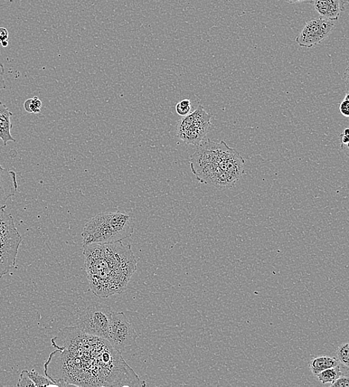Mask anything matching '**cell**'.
I'll return each instance as SVG.
<instances>
[{"label": "cell", "mask_w": 349, "mask_h": 387, "mask_svg": "<svg viewBox=\"0 0 349 387\" xmlns=\"http://www.w3.org/2000/svg\"><path fill=\"white\" fill-rule=\"evenodd\" d=\"M56 350L44 364L57 386H145L107 339L67 327L52 339Z\"/></svg>", "instance_id": "obj_1"}, {"label": "cell", "mask_w": 349, "mask_h": 387, "mask_svg": "<svg viewBox=\"0 0 349 387\" xmlns=\"http://www.w3.org/2000/svg\"><path fill=\"white\" fill-rule=\"evenodd\" d=\"M83 256L90 288L99 297L121 294L137 269L131 245L121 241L86 245Z\"/></svg>", "instance_id": "obj_2"}, {"label": "cell", "mask_w": 349, "mask_h": 387, "mask_svg": "<svg viewBox=\"0 0 349 387\" xmlns=\"http://www.w3.org/2000/svg\"><path fill=\"white\" fill-rule=\"evenodd\" d=\"M190 166L201 183L223 190L234 187L239 181L244 172V159L224 141L217 143L207 139L197 146Z\"/></svg>", "instance_id": "obj_3"}, {"label": "cell", "mask_w": 349, "mask_h": 387, "mask_svg": "<svg viewBox=\"0 0 349 387\" xmlns=\"http://www.w3.org/2000/svg\"><path fill=\"white\" fill-rule=\"evenodd\" d=\"M135 225L134 216L126 212L99 213L85 225L81 234L83 246L128 239L134 234Z\"/></svg>", "instance_id": "obj_4"}, {"label": "cell", "mask_w": 349, "mask_h": 387, "mask_svg": "<svg viewBox=\"0 0 349 387\" xmlns=\"http://www.w3.org/2000/svg\"><path fill=\"white\" fill-rule=\"evenodd\" d=\"M23 241L13 217L0 210V278L15 266L19 247Z\"/></svg>", "instance_id": "obj_5"}, {"label": "cell", "mask_w": 349, "mask_h": 387, "mask_svg": "<svg viewBox=\"0 0 349 387\" xmlns=\"http://www.w3.org/2000/svg\"><path fill=\"white\" fill-rule=\"evenodd\" d=\"M211 113L207 112L202 106L190 115L184 117L177 126V134L187 144L199 145L209 133L211 128Z\"/></svg>", "instance_id": "obj_6"}, {"label": "cell", "mask_w": 349, "mask_h": 387, "mask_svg": "<svg viewBox=\"0 0 349 387\" xmlns=\"http://www.w3.org/2000/svg\"><path fill=\"white\" fill-rule=\"evenodd\" d=\"M112 310L110 307L95 304L84 309L75 321L77 327L85 334L108 339L109 324Z\"/></svg>", "instance_id": "obj_7"}, {"label": "cell", "mask_w": 349, "mask_h": 387, "mask_svg": "<svg viewBox=\"0 0 349 387\" xmlns=\"http://www.w3.org/2000/svg\"><path fill=\"white\" fill-rule=\"evenodd\" d=\"M139 335L127 316L122 312L112 311L110 315L108 339L110 344L120 353L137 347Z\"/></svg>", "instance_id": "obj_8"}, {"label": "cell", "mask_w": 349, "mask_h": 387, "mask_svg": "<svg viewBox=\"0 0 349 387\" xmlns=\"http://www.w3.org/2000/svg\"><path fill=\"white\" fill-rule=\"evenodd\" d=\"M333 21L324 18H313L301 28L296 42L303 48H311L323 42L335 30Z\"/></svg>", "instance_id": "obj_9"}, {"label": "cell", "mask_w": 349, "mask_h": 387, "mask_svg": "<svg viewBox=\"0 0 349 387\" xmlns=\"http://www.w3.org/2000/svg\"><path fill=\"white\" fill-rule=\"evenodd\" d=\"M17 188L16 173L0 166V210L6 209L7 201L15 195Z\"/></svg>", "instance_id": "obj_10"}, {"label": "cell", "mask_w": 349, "mask_h": 387, "mask_svg": "<svg viewBox=\"0 0 349 387\" xmlns=\"http://www.w3.org/2000/svg\"><path fill=\"white\" fill-rule=\"evenodd\" d=\"M348 3V0H313L317 12L322 18L331 21L339 20Z\"/></svg>", "instance_id": "obj_11"}, {"label": "cell", "mask_w": 349, "mask_h": 387, "mask_svg": "<svg viewBox=\"0 0 349 387\" xmlns=\"http://www.w3.org/2000/svg\"><path fill=\"white\" fill-rule=\"evenodd\" d=\"M12 112L3 103L0 102V139L3 140L4 146L8 145V141H14V143L16 141L11 134L12 129Z\"/></svg>", "instance_id": "obj_12"}, {"label": "cell", "mask_w": 349, "mask_h": 387, "mask_svg": "<svg viewBox=\"0 0 349 387\" xmlns=\"http://www.w3.org/2000/svg\"><path fill=\"white\" fill-rule=\"evenodd\" d=\"M339 361L335 357L328 356H321L315 358L310 363V369L314 375L321 373L329 368H332L339 365Z\"/></svg>", "instance_id": "obj_13"}, {"label": "cell", "mask_w": 349, "mask_h": 387, "mask_svg": "<svg viewBox=\"0 0 349 387\" xmlns=\"http://www.w3.org/2000/svg\"><path fill=\"white\" fill-rule=\"evenodd\" d=\"M342 375L341 368L339 365L332 368H329L321 373L317 375L318 380L323 384H332L338 377Z\"/></svg>", "instance_id": "obj_14"}, {"label": "cell", "mask_w": 349, "mask_h": 387, "mask_svg": "<svg viewBox=\"0 0 349 387\" xmlns=\"http://www.w3.org/2000/svg\"><path fill=\"white\" fill-rule=\"evenodd\" d=\"M30 379L35 386H57V385L48 377L37 373L34 370L28 372Z\"/></svg>", "instance_id": "obj_15"}, {"label": "cell", "mask_w": 349, "mask_h": 387, "mask_svg": "<svg viewBox=\"0 0 349 387\" xmlns=\"http://www.w3.org/2000/svg\"><path fill=\"white\" fill-rule=\"evenodd\" d=\"M23 108L26 112L37 115L41 111L42 101L39 97H34L32 99H27L24 102Z\"/></svg>", "instance_id": "obj_16"}, {"label": "cell", "mask_w": 349, "mask_h": 387, "mask_svg": "<svg viewBox=\"0 0 349 387\" xmlns=\"http://www.w3.org/2000/svg\"><path fill=\"white\" fill-rule=\"evenodd\" d=\"M348 347V344H344L339 346L337 350V360L347 367L349 366Z\"/></svg>", "instance_id": "obj_17"}, {"label": "cell", "mask_w": 349, "mask_h": 387, "mask_svg": "<svg viewBox=\"0 0 349 387\" xmlns=\"http://www.w3.org/2000/svg\"><path fill=\"white\" fill-rule=\"evenodd\" d=\"M191 109L192 105L190 99H183L179 101L175 107L177 115L181 117H186L190 115Z\"/></svg>", "instance_id": "obj_18"}, {"label": "cell", "mask_w": 349, "mask_h": 387, "mask_svg": "<svg viewBox=\"0 0 349 387\" xmlns=\"http://www.w3.org/2000/svg\"><path fill=\"white\" fill-rule=\"evenodd\" d=\"M17 386H35L34 382L30 379V375H28V371H22L20 375V379H19L17 384Z\"/></svg>", "instance_id": "obj_19"}, {"label": "cell", "mask_w": 349, "mask_h": 387, "mask_svg": "<svg viewBox=\"0 0 349 387\" xmlns=\"http://www.w3.org/2000/svg\"><path fill=\"white\" fill-rule=\"evenodd\" d=\"M339 110L342 113V115L345 117H349V99H348V92H346L345 99L341 102V106H339Z\"/></svg>", "instance_id": "obj_20"}, {"label": "cell", "mask_w": 349, "mask_h": 387, "mask_svg": "<svg viewBox=\"0 0 349 387\" xmlns=\"http://www.w3.org/2000/svg\"><path fill=\"white\" fill-rule=\"evenodd\" d=\"M332 387H348L349 379L347 377H339L338 379L331 384Z\"/></svg>", "instance_id": "obj_21"}, {"label": "cell", "mask_w": 349, "mask_h": 387, "mask_svg": "<svg viewBox=\"0 0 349 387\" xmlns=\"http://www.w3.org/2000/svg\"><path fill=\"white\" fill-rule=\"evenodd\" d=\"M4 75H5L4 66L2 63H0V90L6 88Z\"/></svg>", "instance_id": "obj_22"}, {"label": "cell", "mask_w": 349, "mask_h": 387, "mask_svg": "<svg viewBox=\"0 0 349 387\" xmlns=\"http://www.w3.org/2000/svg\"><path fill=\"white\" fill-rule=\"evenodd\" d=\"M8 32L6 28H0V44L8 41Z\"/></svg>", "instance_id": "obj_23"}, {"label": "cell", "mask_w": 349, "mask_h": 387, "mask_svg": "<svg viewBox=\"0 0 349 387\" xmlns=\"http://www.w3.org/2000/svg\"><path fill=\"white\" fill-rule=\"evenodd\" d=\"M348 131L349 130L348 128H346L343 130V135H341V137H342V144L341 146L343 145H346L347 147L348 146V143H349V139H348Z\"/></svg>", "instance_id": "obj_24"}, {"label": "cell", "mask_w": 349, "mask_h": 387, "mask_svg": "<svg viewBox=\"0 0 349 387\" xmlns=\"http://www.w3.org/2000/svg\"><path fill=\"white\" fill-rule=\"evenodd\" d=\"M290 4H296V3H312L313 0H283Z\"/></svg>", "instance_id": "obj_25"}, {"label": "cell", "mask_w": 349, "mask_h": 387, "mask_svg": "<svg viewBox=\"0 0 349 387\" xmlns=\"http://www.w3.org/2000/svg\"><path fill=\"white\" fill-rule=\"evenodd\" d=\"M1 46H2L3 47H4V48H6V47H7V46H8V41H5V42H3V43L1 44Z\"/></svg>", "instance_id": "obj_26"}]
</instances>
